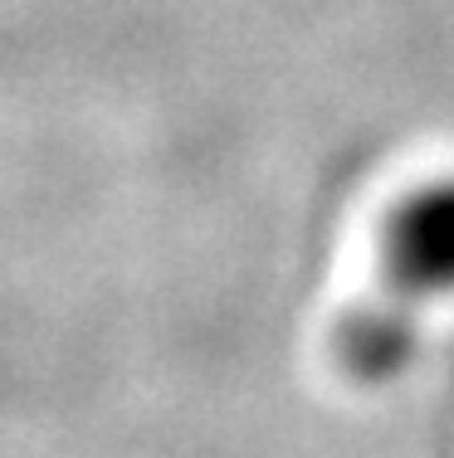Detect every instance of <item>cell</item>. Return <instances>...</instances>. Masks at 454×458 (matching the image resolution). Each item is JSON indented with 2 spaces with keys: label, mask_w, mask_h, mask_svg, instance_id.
<instances>
[{
  "label": "cell",
  "mask_w": 454,
  "mask_h": 458,
  "mask_svg": "<svg viewBox=\"0 0 454 458\" xmlns=\"http://www.w3.org/2000/svg\"><path fill=\"white\" fill-rule=\"evenodd\" d=\"M454 298V176L396 200L381 229V288L366 308L420 336V312Z\"/></svg>",
  "instance_id": "6da1fadb"
}]
</instances>
